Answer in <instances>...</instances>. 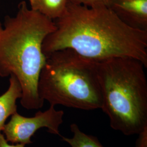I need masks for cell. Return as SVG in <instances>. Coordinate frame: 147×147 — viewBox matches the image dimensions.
I'll return each mask as SVG.
<instances>
[{
  "label": "cell",
  "mask_w": 147,
  "mask_h": 147,
  "mask_svg": "<svg viewBox=\"0 0 147 147\" xmlns=\"http://www.w3.org/2000/svg\"><path fill=\"white\" fill-rule=\"evenodd\" d=\"M54 22L56 30L42 43L45 56L69 49L96 62L129 57L147 67V31L128 26L110 7L69 1L64 14Z\"/></svg>",
  "instance_id": "cell-1"
},
{
  "label": "cell",
  "mask_w": 147,
  "mask_h": 147,
  "mask_svg": "<svg viewBox=\"0 0 147 147\" xmlns=\"http://www.w3.org/2000/svg\"><path fill=\"white\" fill-rule=\"evenodd\" d=\"M56 29L53 20L22 1L16 16H5L0 30V76L13 75L17 79L22 91L20 104L27 110L39 109L44 105L38 90L46 61L42 43Z\"/></svg>",
  "instance_id": "cell-2"
},
{
  "label": "cell",
  "mask_w": 147,
  "mask_h": 147,
  "mask_svg": "<svg viewBox=\"0 0 147 147\" xmlns=\"http://www.w3.org/2000/svg\"><path fill=\"white\" fill-rule=\"evenodd\" d=\"M140 61L116 57L97 62L102 94L101 109L110 126L126 136L138 134L147 126V80Z\"/></svg>",
  "instance_id": "cell-3"
},
{
  "label": "cell",
  "mask_w": 147,
  "mask_h": 147,
  "mask_svg": "<svg viewBox=\"0 0 147 147\" xmlns=\"http://www.w3.org/2000/svg\"><path fill=\"white\" fill-rule=\"evenodd\" d=\"M45 56L38 86L43 101L82 110L101 109L102 99L96 61L69 49Z\"/></svg>",
  "instance_id": "cell-4"
},
{
  "label": "cell",
  "mask_w": 147,
  "mask_h": 147,
  "mask_svg": "<svg viewBox=\"0 0 147 147\" xmlns=\"http://www.w3.org/2000/svg\"><path fill=\"white\" fill-rule=\"evenodd\" d=\"M55 107L50 105L47 110L39 111L31 117L16 112L2 130L7 141L14 144H31L32 137L42 127L47 128L48 132L52 134L61 136L59 126L63 123L64 113L63 110H56Z\"/></svg>",
  "instance_id": "cell-5"
},
{
  "label": "cell",
  "mask_w": 147,
  "mask_h": 147,
  "mask_svg": "<svg viewBox=\"0 0 147 147\" xmlns=\"http://www.w3.org/2000/svg\"><path fill=\"white\" fill-rule=\"evenodd\" d=\"M109 7L128 26L147 31V0H111Z\"/></svg>",
  "instance_id": "cell-6"
},
{
  "label": "cell",
  "mask_w": 147,
  "mask_h": 147,
  "mask_svg": "<svg viewBox=\"0 0 147 147\" xmlns=\"http://www.w3.org/2000/svg\"><path fill=\"white\" fill-rule=\"evenodd\" d=\"M21 95L19 81L14 76L11 75L8 88L0 96V133L8 118L17 112L16 101L21 98Z\"/></svg>",
  "instance_id": "cell-7"
},
{
  "label": "cell",
  "mask_w": 147,
  "mask_h": 147,
  "mask_svg": "<svg viewBox=\"0 0 147 147\" xmlns=\"http://www.w3.org/2000/svg\"><path fill=\"white\" fill-rule=\"evenodd\" d=\"M30 8L56 20L63 16L69 0H29Z\"/></svg>",
  "instance_id": "cell-8"
},
{
  "label": "cell",
  "mask_w": 147,
  "mask_h": 147,
  "mask_svg": "<svg viewBox=\"0 0 147 147\" xmlns=\"http://www.w3.org/2000/svg\"><path fill=\"white\" fill-rule=\"evenodd\" d=\"M70 127L73 136L71 138L61 137L63 141L68 143L71 147H104L96 137L81 131L76 123L71 124Z\"/></svg>",
  "instance_id": "cell-9"
},
{
  "label": "cell",
  "mask_w": 147,
  "mask_h": 147,
  "mask_svg": "<svg viewBox=\"0 0 147 147\" xmlns=\"http://www.w3.org/2000/svg\"><path fill=\"white\" fill-rule=\"evenodd\" d=\"M70 1L81 4L83 5H87L88 7H93L95 5H104L109 7L111 0H69Z\"/></svg>",
  "instance_id": "cell-10"
},
{
  "label": "cell",
  "mask_w": 147,
  "mask_h": 147,
  "mask_svg": "<svg viewBox=\"0 0 147 147\" xmlns=\"http://www.w3.org/2000/svg\"><path fill=\"white\" fill-rule=\"evenodd\" d=\"M135 147H147V126L145 127L138 134Z\"/></svg>",
  "instance_id": "cell-11"
},
{
  "label": "cell",
  "mask_w": 147,
  "mask_h": 147,
  "mask_svg": "<svg viewBox=\"0 0 147 147\" xmlns=\"http://www.w3.org/2000/svg\"><path fill=\"white\" fill-rule=\"evenodd\" d=\"M25 146L26 145L25 144L22 143L9 144L5 139V136L0 133V147H25Z\"/></svg>",
  "instance_id": "cell-12"
},
{
  "label": "cell",
  "mask_w": 147,
  "mask_h": 147,
  "mask_svg": "<svg viewBox=\"0 0 147 147\" xmlns=\"http://www.w3.org/2000/svg\"><path fill=\"white\" fill-rule=\"evenodd\" d=\"M2 28V24H1V22H0V30H1Z\"/></svg>",
  "instance_id": "cell-13"
}]
</instances>
